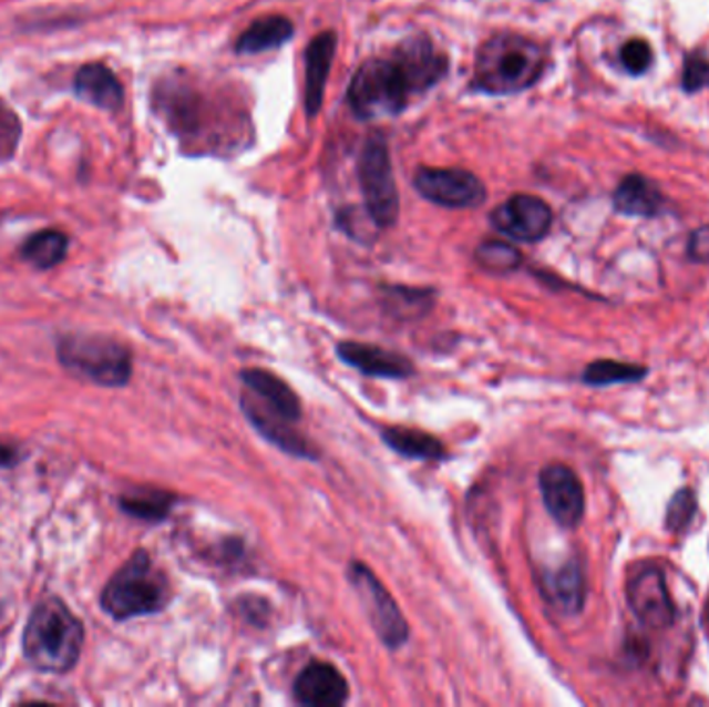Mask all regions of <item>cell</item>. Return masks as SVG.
I'll return each instance as SVG.
<instances>
[{
	"mask_svg": "<svg viewBox=\"0 0 709 707\" xmlns=\"http://www.w3.org/2000/svg\"><path fill=\"white\" fill-rule=\"evenodd\" d=\"M644 376V368H637V366L620 363V361H596V363L587 366V370L583 373V380L587 385L608 386L641 380Z\"/></svg>",
	"mask_w": 709,
	"mask_h": 707,
	"instance_id": "d4e9b609",
	"label": "cell"
},
{
	"mask_svg": "<svg viewBox=\"0 0 709 707\" xmlns=\"http://www.w3.org/2000/svg\"><path fill=\"white\" fill-rule=\"evenodd\" d=\"M66 245L69 242L61 230H42L25 242L23 257L35 268H52L65 259Z\"/></svg>",
	"mask_w": 709,
	"mask_h": 707,
	"instance_id": "44dd1931",
	"label": "cell"
},
{
	"mask_svg": "<svg viewBox=\"0 0 709 707\" xmlns=\"http://www.w3.org/2000/svg\"><path fill=\"white\" fill-rule=\"evenodd\" d=\"M620 63L630 75H644L654 63L651 47L641 38H633L620 49Z\"/></svg>",
	"mask_w": 709,
	"mask_h": 707,
	"instance_id": "4316f807",
	"label": "cell"
},
{
	"mask_svg": "<svg viewBox=\"0 0 709 707\" xmlns=\"http://www.w3.org/2000/svg\"><path fill=\"white\" fill-rule=\"evenodd\" d=\"M292 32H295V25L287 17H261L239 35L237 52L259 54L266 50L280 49L285 42H289L292 38Z\"/></svg>",
	"mask_w": 709,
	"mask_h": 707,
	"instance_id": "d6986e66",
	"label": "cell"
},
{
	"mask_svg": "<svg viewBox=\"0 0 709 707\" xmlns=\"http://www.w3.org/2000/svg\"><path fill=\"white\" fill-rule=\"evenodd\" d=\"M446 73V59L428 38L407 40L390 57L361 64L349 85V104L359 119L403 113L413 96L430 90Z\"/></svg>",
	"mask_w": 709,
	"mask_h": 707,
	"instance_id": "6da1fadb",
	"label": "cell"
},
{
	"mask_svg": "<svg viewBox=\"0 0 709 707\" xmlns=\"http://www.w3.org/2000/svg\"><path fill=\"white\" fill-rule=\"evenodd\" d=\"M387 311L399 316L401 320L407 318H420L432 307V295L425 290L403 289V287H390L387 289Z\"/></svg>",
	"mask_w": 709,
	"mask_h": 707,
	"instance_id": "cb8c5ba5",
	"label": "cell"
},
{
	"mask_svg": "<svg viewBox=\"0 0 709 707\" xmlns=\"http://www.w3.org/2000/svg\"><path fill=\"white\" fill-rule=\"evenodd\" d=\"M335 50H337V35L332 32L318 33L307 47L304 104L309 116H316L322 109L326 83L335 61Z\"/></svg>",
	"mask_w": 709,
	"mask_h": 707,
	"instance_id": "9a60e30c",
	"label": "cell"
},
{
	"mask_svg": "<svg viewBox=\"0 0 709 707\" xmlns=\"http://www.w3.org/2000/svg\"><path fill=\"white\" fill-rule=\"evenodd\" d=\"M242 407L243 413L251 421V426L270 444H275L278 449L289 452L292 457H299V459H309V461L318 459L320 452L307 440L306 436L301 434L299 430H295V426H292L295 421L276 413L273 407L259 401L254 392L243 395Z\"/></svg>",
	"mask_w": 709,
	"mask_h": 707,
	"instance_id": "8fae6325",
	"label": "cell"
},
{
	"mask_svg": "<svg viewBox=\"0 0 709 707\" xmlns=\"http://www.w3.org/2000/svg\"><path fill=\"white\" fill-rule=\"evenodd\" d=\"M695 514V496L691 490H680L677 496L670 502L668 506V527L672 531L682 530L689 525V521L693 519Z\"/></svg>",
	"mask_w": 709,
	"mask_h": 707,
	"instance_id": "f1b7e54d",
	"label": "cell"
},
{
	"mask_svg": "<svg viewBox=\"0 0 709 707\" xmlns=\"http://www.w3.org/2000/svg\"><path fill=\"white\" fill-rule=\"evenodd\" d=\"M359 183L371 223L388 228L399 218V189L388 145L380 135L370 137L359 156Z\"/></svg>",
	"mask_w": 709,
	"mask_h": 707,
	"instance_id": "8992f818",
	"label": "cell"
},
{
	"mask_svg": "<svg viewBox=\"0 0 709 707\" xmlns=\"http://www.w3.org/2000/svg\"><path fill=\"white\" fill-rule=\"evenodd\" d=\"M292 695L306 707H340L349 699V683L328 662H311L299 673Z\"/></svg>",
	"mask_w": 709,
	"mask_h": 707,
	"instance_id": "4fadbf2b",
	"label": "cell"
},
{
	"mask_svg": "<svg viewBox=\"0 0 709 707\" xmlns=\"http://www.w3.org/2000/svg\"><path fill=\"white\" fill-rule=\"evenodd\" d=\"M75 92L90 104L114 111L123 104V85L104 64H83L75 75Z\"/></svg>",
	"mask_w": 709,
	"mask_h": 707,
	"instance_id": "ac0fdd59",
	"label": "cell"
},
{
	"mask_svg": "<svg viewBox=\"0 0 709 707\" xmlns=\"http://www.w3.org/2000/svg\"><path fill=\"white\" fill-rule=\"evenodd\" d=\"M337 355L342 363H347V366H351L354 370L371 376V378L403 380L415 371L409 357L388 351L382 347H376V345L345 340L337 347Z\"/></svg>",
	"mask_w": 709,
	"mask_h": 707,
	"instance_id": "5bb4252c",
	"label": "cell"
},
{
	"mask_svg": "<svg viewBox=\"0 0 709 707\" xmlns=\"http://www.w3.org/2000/svg\"><path fill=\"white\" fill-rule=\"evenodd\" d=\"M554 214L544 199L518 193L492 212L494 228L515 239V242L535 243L544 239L552 228Z\"/></svg>",
	"mask_w": 709,
	"mask_h": 707,
	"instance_id": "9c48e42d",
	"label": "cell"
},
{
	"mask_svg": "<svg viewBox=\"0 0 709 707\" xmlns=\"http://www.w3.org/2000/svg\"><path fill=\"white\" fill-rule=\"evenodd\" d=\"M629 604L635 616L651 628H668L675 623V604L660 568L647 566L629 583Z\"/></svg>",
	"mask_w": 709,
	"mask_h": 707,
	"instance_id": "7c38bea8",
	"label": "cell"
},
{
	"mask_svg": "<svg viewBox=\"0 0 709 707\" xmlns=\"http://www.w3.org/2000/svg\"><path fill=\"white\" fill-rule=\"evenodd\" d=\"M549 594H552L554 604L561 606V611H580L583 597H585V587H583V575H580L579 566L571 563L566 564L565 568H561L549 581Z\"/></svg>",
	"mask_w": 709,
	"mask_h": 707,
	"instance_id": "7402d4cb",
	"label": "cell"
},
{
	"mask_svg": "<svg viewBox=\"0 0 709 707\" xmlns=\"http://www.w3.org/2000/svg\"><path fill=\"white\" fill-rule=\"evenodd\" d=\"M19 119L0 102V161H7L13 156L17 142H19Z\"/></svg>",
	"mask_w": 709,
	"mask_h": 707,
	"instance_id": "f546056e",
	"label": "cell"
},
{
	"mask_svg": "<svg viewBox=\"0 0 709 707\" xmlns=\"http://www.w3.org/2000/svg\"><path fill=\"white\" fill-rule=\"evenodd\" d=\"M477 264L490 273H513L521 264V254L513 245L502 242H485L475 252Z\"/></svg>",
	"mask_w": 709,
	"mask_h": 707,
	"instance_id": "484cf974",
	"label": "cell"
},
{
	"mask_svg": "<svg viewBox=\"0 0 709 707\" xmlns=\"http://www.w3.org/2000/svg\"><path fill=\"white\" fill-rule=\"evenodd\" d=\"M59 355L69 370L97 385L123 386L130 380V351L111 338L69 337Z\"/></svg>",
	"mask_w": 709,
	"mask_h": 707,
	"instance_id": "5b68a950",
	"label": "cell"
},
{
	"mask_svg": "<svg viewBox=\"0 0 709 707\" xmlns=\"http://www.w3.org/2000/svg\"><path fill=\"white\" fill-rule=\"evenodd\" d=\"M614 208L625 216L651 218L660 214L664 206L661 192L654 181L644 175H629L623 178L614 192Z\"/></svg>",
	"mask_w": 709,
	"mask_h": 707,
	"instance_id": "e0dca14e",
	"label": "cell"
},
{
	"mask_svg": "<svg viewBox=\"0 0 709 707\" xmlns=\"http://www.w3.org/2000/svg\"><path fill=\"white\" fill-rule=\"evenodd\" d=\"M415 189L444 208H475L485 199L484 183L463 168H421Z\"/></svg>",
	"mask_w": 709,
	"mask_h": 707,
	"instance_id": "ba28073f",
	"label": "cell"
},
{
	"mask_svg": "<svg viewBox=\"0 0 709 707\" xmlns=\"http://www.w3.org/2000/svg\"><path fill=\"white\" fill-rule=\"evenodd\" d=\"M687 254L697 264H709V225L699 226L691 235Z\"/></svg>",
	"mask_w": 709,
	"mask_h": 707,
	"instance_id": "4dcf8cb0",
	"label": "cell"
},
{
	"mask_svg": "<svg viewBox=\"0 0 709 707\" xmlns=\"http://www.w3.org/2000/svg\"><path fill=\"white\" fill-rule=\"evenodd\" d=\"M7 459H9V452H7V449H2V447H0V463H4Z\"/></svg>",
	"mask_w": 709,
	"mask_h": 707,
	"instance_id": "1f68e13d",
	"label": "cell"
},
{
	"mask_svg": "<svg viewBox=\"0 0 709 707\" xmlns=\"http://www.w3.org/2000/svg\"><path fill=\"white\" fill-rule=\"evenodd\" d=\"M546 50L527 35L499 33L477 50L473 88L490 96H511L530 90L542 78Z\"/></svg>",
	"mask_w": 709,
	"mask_h": 707,
	"instance_id": "7a4b0ae2",
	"label": "cell"
},
{
	"mask_svg": "<svg viewBox=\"0 0 709 707\" xmlns=\"http://www.w3.org/2000/svg\"><path fill=\"white\" fill-rule=\"evenodd\" d=\"M542 499L552 519L566 530L577 527L585 513V492L571 467L552 463L540 473Z\"/></svg>",
	"mask_w": 709,
	"mask_h": 707,
	"instance_id": "30bf717a",
	"label": "cell"
},
{
	"mask_svg": "<svg viewBox=\"0 0 709 707\" xmlns=\"http://www.w3.org/2000/svg\"><path fill=\"white\" fill-rule=\"evenodd\" d=\"M709 88V59L693 52L691 57H687L685 69H682V90L693 94Z\"/></svg>",
	"mask_w": 709,
	"mask_h": 707,
	"instance_id": "83f0119b",
	"label": "cell"
},
{
	"mask_svg": "<svg viewBox=\"0 0 709 707\" xmlns=\"http://www.w3.org/2000/svg\"><path fill=\"white\" fill-rule=\"evenodd\" d=\"M171 600L168 581L145 552H135L102 592V608L116 621L161 612Z\"/></svg>",
	"mask_w": 709,
	"mask_h": 707,
	"instance_id": "277c9868",
	"label": "cell"
},
{
	"mask_svg": "<svg viewBox=\"0 0 709 707\" xmlns=\"http://www.w3.org/2000/svg\"><path fill=\"white\" fill-rule=\"evenodd\" d=\"M83 627L75 614L56 597L42 600L23 633V652L38 670L63 675L81 654Z\"/></svg>",
	"mask_w": 709,
	"mask_h": 707,
	"instance_id": "3957f363",
	"label": "cell"
},
{
	"mask_svg": "<svg viewBox=\"0 0 709 707\" xmlns=\"http://www.w3.org/2000/svg\"><path fill=\"white\" fill-rule=\"evenodd\" d=\"M382 440L387 447L409 457V459H428V461H440L446 457V449L442 442L428 432H421L415 428H401L392 426L382 432Z\"/></svg>",
	"mask_w": 709,
	"mask_h": 707,
	"instance_id": "ffe728a7",
	"label": "cell"
},
{
	"mask_svg": "<svg viewBox=\"0 0 709 707\" xmlns=\"http://www.w3.org/2000/svg\"><path fill=\"white\" fill-rule=\"evenodd\" d=\"M242 380L243 385L249 388V392H254L259 401L273 407L282 418L297 423L304 416L299 397L280 376H276L273 371L251 368V370L242 371Z\"/></svg>",
	"mask_w": 709,
	"mask_h": 707,
	"instance_id": "2e32d148",
	"label": "cell"
},
{
	"mask_svg": "<svg viewBox=\"0 0 709 707\" xmlns=\"http://www.w3.org/2000/svg\"><path fill=\"white\" fill-rule=\"evenodd\" d=\"M347 578L359 595L363 611L368 612L371 627L378 633L382 643L390 649L404 645L409 639V625L399 611L394 597L388 594L387 587L373 575V571L359 561H351Z\"/></svg>",
	"mask_w": 709,
	"mask_h": 707,
	"instance_id": "52a82bcc",
	"label": "cell"
},
{
	"mask_svg": "<svg viewBox=\"0 0 709 707\" xmlns=\"http://www.w3.org/2000/svg\"><path fill=\"white\" fill-rule=\"evenodd\" d=\"M175 496L161 492V490H142L121 500L123 509L133 516H140L144 521H161L171 513V506Z\"/></svg>",
	"mask_w": 709,
	"mask_h": 707,
	"instance_id": "603a6c76",
	"label": "cell"
}]
</instances>
